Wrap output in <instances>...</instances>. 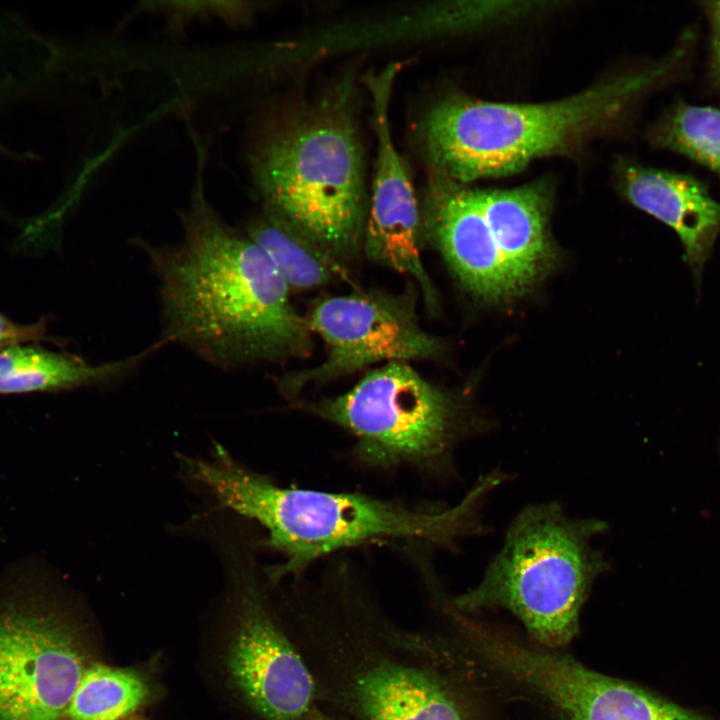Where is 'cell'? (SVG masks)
<instances>
[{
	"mask_svg": "<svg viewBox=\"0 0 720 720\" xmlns=\"http://www.w3.org/2000/svg\"><path fill=\"white\" fill-rule=\"evenodd\" d=\"M624 196L638 209L678 235L695 281L720 235V202L698 178L669 170L628 164L621 172Z\"/></svg>",
	"mask_w": 720,
	"mask_h": 720,
	"instance_id": "4fadbf2b",
	"label": "cell"
},
{
	"mask_svg": "<svg viewBox=\"0 0 720 720\" xmlns=\"http://www.w3.org/2000/svg\"><path fill=\"white\" fill-rule=\"evenodd\" d=\"M153 696L152 682L142 671L93 662L73 694L66 720H122Z\"/></svg>",
	"mask_w": 720,
	"mask_h": 720,
	"instance_id": "e0dca14e",
	"label": "cell"
},
{
	"mask_svg": "<svg viewBox=\"0 0 720 720\" xmlns=\"http://www.w3.org/2000/svg\"><path fill=\"white\" fill-rule=\"evenodd\" d=\"M296 408L343 429L353 439V463L388 472L410 468L441 476L474 424L457 395L435 385L408 362H389L343 394L298 401Z\"/></svg>",
	"mask_w": 720,
	"mask_h": 720,
	"instance_id": "52a82bcc",
	"label": "cell"
},
{
	"mask_svg": "<svg viewBox=\"0 0 720 720\" xmlns=\"http://www.w3.org/2000/svg\"><path fill=\"white\" fill-rule=\"evenodd\" d=\"M686 63L674 48L652 66L546 103H500L450 96L425 116L421 137L434 171L457 182L510 175L569 152L609 128L648 89Z\"/></svg>",
	"mask_w": 720,
	"mask_h": 720,
	"instance_id": "277c9868",
	"label": "cell"
},
{
	"mask_svg": "<svg viewBox=\"0 0 720 720\" xmlns=\"http://www.w3.org/2000/svg\"><path fill=\"white\" fill-rule=\"evenodd\" d=\"M312 332L328 347L317 366L291 373L277 382L293 404L301 392L373 363L438 358L444 344L420 325L413 292L390 294L378 290L328 297L307 319Z\"/></svg>",
	"mask_w": 720,
	"mask_h": 720,
	"instance_id": "9c48e42d",
	"label": "cell"
},
{
	"mask_svg": "<svg viewBox=\"0 0 720 720\" xmlns=\"http://www.w3.org/2000/svg\"><path fill=\"white\" fill-rule=\"evenodd\" d=\"M186 474L223 508L265 530V547L283 561L267 567L276 581L298 579L319 560L368 545L454 548L479 534L483 490L474 486L452 506L410 503L361 492L282 486L216 445L208 459H187Z\"/></svg>",
	"mask_w": 720,
	"mask_h": 720,
	"instance_id": "3957f363",
	"label": "cell"
},
{
	"mask_svg": "<svg viewBox=\"0 0 720 720\" xmlns=\"http://www.w3.org/2000/svg\"><path fill=\"white\" fill-rule=\"evenodd\" d=\"M308 720H348L340 715L327 714L318 707L312 712Z\"/></svg>",
	"mask_w": 720,
	"mask_h": 720,
	"instance_id": "7402d4cb",
	"label": "cell"
},
{
	"mask_svg": "<svg viewBox=\"0 0 720 720\" xmlns=\"http://www.w3.org/2000/svg\"><path fill=\"white\" fill-rule=\"evenodd\" d=\"M245 234L267 254L290 289H313L345 275L342 263L266 210L249 221Z\"/></svg>",
	"mask_w": 720,
	"mask_h": 720,
	"instance_id": "2e32d148",
	"label": "cell"
},
{
	"mask_svg": "<svg viewBox=\"0 0 720 720\" xmlns=\"http://www.w3.org/2000/svg\"><path fill=\"white\" fill-rule=\"evenodd\" d=\"M397 71L398 65L390 64L368 81L378 152L363 248L370 260L412 277L434 312L438 297L420 255L421 212L390 132L388 108Z\"/></svg>",
	"mask_w": 720,
	"mask_h": 720,
	"instance_id": "8fae6325",
	"label": "cell"
},
{
	"mask_svg": "<svg viewBox=\"0 0 720 720\" xmlns=\"http://www.w3.org/2000/svg\"><path fill=\"white\" fill-rule=\"evenodd\" d=\"M285 624L314 679L317 699L348 720H468L424 634L390 622L357 565L330 558L293 588Z\"/></svg>",
	"mask_w": 720,
	"mask_h": 720,
	"instance_id": "7a4b0ae2",
	"label": "cell"
},
{
	"mask_svg": "<svg viewBox=\"0 0 720 720\" xmlns=\"http://www.w3.org/2000/svg\"><path fill=\"white\" fill-rule=\"evenodd\" d=\"M74 624L46 604L0 606V720H66L93 663Z\"/></svg>",
	"mask_w": 720,
	"mask_h": 720,
	"instance_id": "30bf717a",
	"label": "cell"
},
{
	"mask_svg": "<svg viewBox=\"0 0 720 720\" xmlns=\"http://www.w3.org/2000/svg\"><path fill=\"white\" fill-rule=\"evenodd\" d=\"M552 184L538 180L509 189H478L481 209L520 293L553 268L557 256L549 233Z\"/></svg>",
	"mask_w": 720,
	"mask_h": 720,
	"instance_id": "5bb4252c",
	"label": "cell"
},
{
	"mask_svg": "<svg viewBox=\"0 0 720 720\" xmlns=\"http://www.w3.org/2000/svg\"><path fill=\"white\" fill-rule=\"evenodd\" d=\"M701 7L710 29L709 73L720 89V1H703Z\"/></svg>",
	"mask_w": 720,
	"mask_h": 720,
	"instance_id": "44dd1931",
	"label": "cell"
},
{
	"mask_svg": "<svg viewBox=\"0 0 720 720\" xmlns=\"http://www.w3.org/2000/svg\"><path fill=\"white\" fill-rule=\"evenodd\" d=\"M161 345L124 359L90 364L70 355L29 346L0 352V394L57 391L107 384L126 376Z\"/></svg>",
	"mask_w": 720,
	"mask_h": 720,
	"instance_id": "9a60e30c",
	"label": "cell"
},
{
	"mask_svg": "<svg viewBox=\"0 0 720 720\" xmlns=\"http://www.w3.org/2000/svg\"><path fill=\"white\" fill-rule=\"evenodd\" d=\"M200 176L179 215L180 241L147 247L160 283L161 342L229 369L307 356L312 331L289 285L254 241L217 214Z\"/></svg>",
	"mask_w": 720,
	"mask_h": 720,
	"instance_id": "6da1fadb",
	"label": "cell"
},
{
	"mask_svg": "<svg viewBox=\"0 0 720 720\" xmlns=\"http://www.w3.org/2000/svg\"><path fill=\"white\" fill-rule=\"evenodd\" d=\"M605 529L601 520L568 517L554 502L526 507L480 583L454 597L450 607L461 614L506 609L543 646L567 645L594 580L608 569L592 546Z\"/></svg>",
	"mask_w": 720,
	"mask_h": 720,
	"instance_id": "5b68a950",
	"label": "cell"
},
{
	"mask_svg": "<svg viewBox=\"0 0 720 720\" xmlns=\"http://www.w3.org/2000/svg\"><path fill=\"white\" fill-rule=\"evenodd\" d=\"M265 210L342 263L363 244L362 158L348 115L333 107L266 129L248 153Z\"/></svg>",
	"mask_w": 720,
	"mask_h": 720,
	"instance_id": "8992f818",
	"label": "cell"
},
{
	"mask_svg": "<svg viewBox=\"0 0 720 720\" xmlns=\"http://www.w3.org/2000/svg\"><path fill=\"white\" fill-rule=\"evenodd\" d=\"M45 339V327L42 322L18 324L0 313V352L28 342Z\"/></svg>",
	"mask_w": 720,
	"mask_h": 720,
	"instance_id": "ffe728a7",
	"label": "cell"
},
{
	"mask_svg": "<svg viewBox=\"0 0 720 720\" xmlns=\"http://www.w3.org/2000/svg\"><path fill=\"white\" fill-rule=\"evenodd\" d=\"M261 546L251 534L222 543L232 592L221 652L224 678L256 720H308L317 708L316 685L284 623L283 581L258 560Z\"/></svg>",
	"mask_w": 720,
	"mask_h": 720,
	"instance_id": "ba28073f",
	"label": "cell"
},
{
	"mask_svg": "<svg viewBox=\"0 0 720 720\" xmlns=\"http://www.w3.org/2000/svg\"><path fill=\"white\" fill-rule=\"evenodd\" d=\"M421 240L438 250L474 297L501 303L521 296L493 239L478 189L434 171L421 213Z\"/></svg>",
	"mask_w": 720,
	"mask_h": 720,
	"instance_id": "7c38bea8",
	"label": "cell"
},
{
	"mask_svg": "<svg viewBox=\"0 0 720 720\" xmlns=\"http://www.w3.org/2000/svg\"><path fill=\"white\" fill-rule=\"evenodd\" d=\"M656 146L676 152L720 176V110L679 100L652 131Z\"/></svg>",
	"mask_w": 720,
	"mask_h": 720,
	"instance_id": "ac0fdd59",
	"label": "cell"
},
{
	"mask_svg": "<svg viewBox=\"0 0 720 720\" xmlns=\"http://www.w3.org/2000/svg\"><path fill=\"white\" fill-rule=\"evenodd\" d=\"M156 9L168 18L169 26L183 25L201 13L220 17L227 23L241 24L249 19L251 9L245 2H164L157 3Z\"/></svg>",
	"mask_w": 720,
	"mask_h": 720,
	"instance_id": "d6986e66",
	"label": "cell"
}]
</instances>
